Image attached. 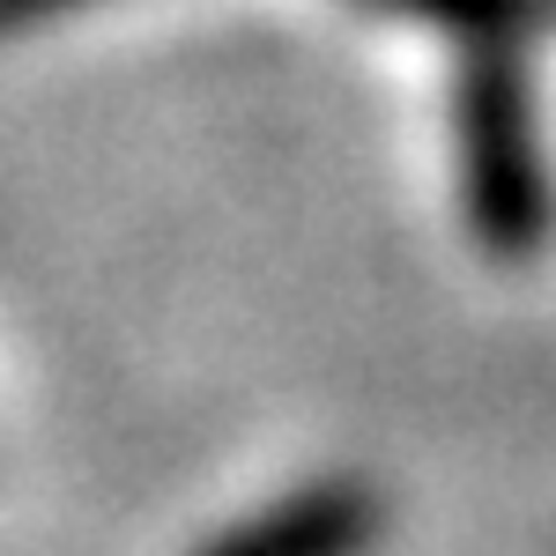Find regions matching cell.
Masks as SVG:
<instances>
[{"instance_id": "277c9868", "label": "cell", "mask_w": 556, "mask_h": 556, "mask_svg": "<svg viewBox=\"0 0 556 556\" xmlns=\"http://www.w3.org/2000/svg\"><path fill=\"white\" fill-rule=\"evenodd\" d=\"M67 8H83V0H0V30H38Z\"/></svg>"}, {"instance_id": "7a4b0ae2", "label": "cell", "mask_w": 556, "mask_h": 556, "mask_svg": "<svg viewBox=\"0 0 556 556\" xmlns=\"http://www.w3.org/2000/svg\"><path fill=\"white\" fill-rule=\"evenodd\" d=\"M386 542V497L364 475H319L260 513L215 527L193 556H371Z\"/></svg>"}, {"instance_id": "3957f363", "label": "cell", "mask_w": 556, "mask_h": 556, "mask_svg": "<svg viewBox=\"0 0 556 556\" xmlns=\"http://www.w3.org/2000/svg\"><path fill=\"white\" fill-rule=\"evenodd\" d=\"M408 8L430 15V23H445V30H460L468 45H482V38H513L534 0H408Z\"/></svg>"}, {"instance_id": "6da1fadb", "label": "cell", "mask_w": 556, "mask_h": 556, "mask_svg": "<svg viewBox=\"0 0 556 556\" xmlns=\"http://www.w3.org/2000/svg\"><path fill=\"white\" fill-rule=\"evenodd\" d=\"M453 134H460V208H468L482 253L534 260L556 201L542 134H534V97H527V75L505 38L468 45L460 89H453Z\"/></svg>"}]
</instances>
